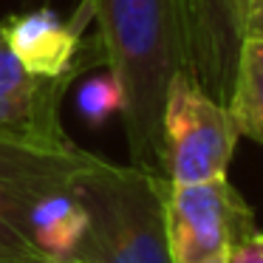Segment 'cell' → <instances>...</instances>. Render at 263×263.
Wrapping results in <instances>:
<instances>
[{
	"label": "cell",
	"mask_w": 263,
	"mask_h": 263,
	"mask_svg": "<svg viewBox=\"0 0 263 263\" xmlns=\"http://www.w3.org/2000/svg\"><path fill=\"white\" fill-rule=\"evenodd\" d=\"M229 263H263V232L252 229L229 249Z\"/></svg>",
	"instance_id": "cell-11"
},
{
	"label": "cell",
	"mask_w": 263,
	"mask_h": 263,
	"mask_svg": "<svg viewBox=\"0 0 263 263\" xmlns=\"http://www.w3.org/2000/svg\"><path fill=\"white\" fill-rule=\"evenodd\" d=\"M201 263H229V252H227V255H215V257H206V260H201Z\"/></svg>",
	"instance_id": "cell-15"
},
{
	"label": "cell",
	"mask_w": 263,
	"mask_h": 263,
	"mask_svg": "<svg viewBox=\"0 0 263 263\" xmlns=\"http://www.w3.org/2000/svg\"><path fill=\"white\" fill-rule=\"evenodd\" d=\"M77 74L46 80L23 68L0 23V136L31 142H68L60 122L63 97Z\"/></svg>",
	"instance_id": "cell-7"
},
{
	"label": "cell",
	"mask_w": 263,
	"mask_h": 263,
	"mask_svg": "<svg viewBox=\"0 0 263 263\" xmlns=\"http://www.w3.org/2000/svg\"><path fill=\"white\" fill-rule=\"evenodd\" d=\"M77 105L88 125H102L114 114H122L125 97H122V88L114 80V74L105 71V74H97L82 82L80 93H77Z\"/></svg>",
	"instance_id": "cell-10"
},
{
	"label": "cell",
	"mask_w": 263,
	"mask_h": 263,
	"mask_svg": "<svg viewBox=\"0 0 263 263\" xmlns=\"http://www.w3.org/2000/svg\"><path fill=\"white\" fill-rule=\"evenodd\" d=\"M238 133L263 144V37H243L227 97Z\"/></svg>",
	"instance_id": "cell-9"
},
{
	"label": "cell",
	"mask_w": 263,
	"mask_h": 263,
	"mask_svg": "<svg viewBox=\"0 0 263 263\" xmlns=\"http://www.w3.org/2000/svg\"><path fill=\"white\" fill-rule=\"evenodd\" d=\"M88 227V210L77 187H57L46 193L26 215V240L31 255L51 260H71Z\"/></svg>",
	"instance_id": "cell-8"
},
{
	"label": "cell",
	"mask_w": 263,
	"mask_h": 263,
	"mask_svg": "<svg viewBox=\"0 0 263 263\" xmlns=\"http://www.w3.org/2000/svg\"><path fill=\"white\" fill-rule=\"evenodd\" d=\"M240 37H263V0H246Z\"/></svg>",
	"instance_id": "cell-12"
},
{
	"label": "cell",
	"mask_w": 263,
	"mask_h": 263,
	"mask_svg": "<svg viewBox=\"0 0 263 263\" xmlns=\"http://www.w3.org/2000/svg\"><path fill=\"white\" fill-rule=\"evenodd\" d=\"M167 243L173 263H201L227 255L255 229V212L229 178L167 187Z\"/></svg>",
	"instance_id": "cell-5"
},
{
	"label": "cell",
	"mask_w": 263,
	"mask_h": 263,
	"mask_svg": "<svg viewBox=\"0 0 263 263\" xmlns=\"http://www.w3.org/2000/svg\"><path fill=\"white\" fill-rule=\"evenodd\" d=\"M14 263H71V260H51V257H43V255H26Z\"/></svg>",
	"instance_id": "cell-14"
},
{
	"label": "cell",
	"mask_w": 263,
	"mask_h": 263,
	"mask_svg": "<svg viewBox=\"0 0 263 263\" xmlns=\"http://www.w3.org/2000/svg\"><path fill=\"white\" fill-rule=\"evenodd\" d=\"M240 133L227 102L201 88L190 71L173 77L161 110L159 170L170 184L223 178Z\"/></svg>",
	"instance_id": "cell-3"
},
{
	"label": "cell",
	"mask_w": 263,
	"mask_h": 263,
	"mask_svg": "<svg viewBox=\"0 0 263 263\" xmlns=\"http://www.w3.org/2000/svg\"><path fill=\"white\" fill-rule=\"evenodd\" d=\"M88 227L71 263H173L167 243V181L139 164L99 159L74 181Z\"/></svg>",
	"instance_id": "cell-2"
},
{
	"label": "cell",
	"mask_w": 263,
	"mask_h": 263,
	"mask_svg": "<svg viewBox=\"0 0 263 263\" xmlns=\"http://www.w3.org/2000/svg\"><path fill=\"white\" fill-rule=\"evenodd\" d=\"M229 3V9H232V17H235V23H238V29H240V23H243V3L246 0H227Z\"/></svg>",
	"instance_id": "cell-13"
},
{
	"label": "cell",
	"mask_w": 263,
	"mask_h": 263,
	"mask_svg": "<svg viewBox=\"0 0 263 263\" xmlns=\"http://www.w3.org/2000/svg\"><path fill=\"white\" fill-rule=\"evenodd\" d=\"M102 156L74 142H31L0 136V263L31 255L26 215L46 193L68 187Z\"/></svg>",
	"instance_id": "cell-4"
},
{
	"label": "cell",
	"mask_w": 263,
	"mask_h": 263,
	"mask_svg": "<svg viewBox=\"0 0 263 263\" xmlns=\"http://www.w3.org/2000/svg\"><path fill=\"white\" fill-rule=\"evenodd\" d=\"M82 31L85 23L77 17L63 20L51 9H34L3 20V34L14 57L23 63L26 71L46 80L71 74L80 77L88 68L105 65L99 37L85 40Z\"/></svg>",
	"instance_id": "cell-6"
},
{
	"label": "cell",
	"mask_w": 263,
	"mask_h": 263,
	"mask_svg": "<svg viewBox=\"0 0 263 263\" xmlns=\"http://www.w3.org/2000/svg\"><path fill=\"white\" fill-rule=\"evenodd\" d=\"M80 12L99 23L105 68L125 97L122 116L133 164L161 173L167 88L176 74L195 68L193 0H82Z\"/></svg>",
	"instance_id": "cell-1"
}]
</instances>
